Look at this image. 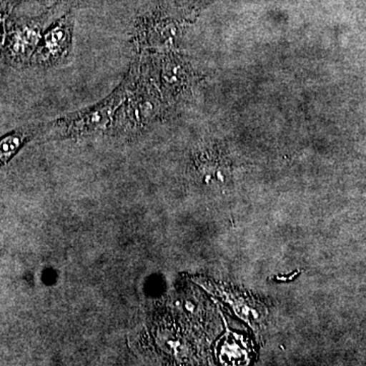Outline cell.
I'll return each mask as SVG.
<instances>
[{"instance_id": "obj_1", "label": "cell", "mask_w": 366, "mask_h": 366, "mask_svg": "<svg viewBox=\"0 0 366 366\" xmlns=\"http://www.w3.org/2000/svg\"><path fill=\"white\" fill-rule=\"evenodd\" d=\"M129 86L124 102L115 117L112 132L117 137L137 136L153 124L160 114V102L155 86L149 78L148 62L141 53L136 52V59L127 71Z\"/></svg>"}, {"instance_id": "obj_2", "label": "cell", "mask_w": 366, "mask_h": 366, "mask_svg": "<svg viewBox=\"0 0 366 366\" xmlns=\"http://www.w3.org/2000/svg\"><path fill=\"white\" fill-rule=\"evenodd\" d=\"M129 86V76L127 74L122 83L107 97L96 104L57 118L45 125L44 129L59 139H83L112 132Z\"/></svg>"}, {"instance_id": "obj_3", "label": "cell", "mask_w": 366, "mask_h": 366, "mask_svg": "<svg viewBox=\"0 0 366 366\" xmlns=\"http://www.w3.org/2000/svg\"><path fill=\"white\" fill-rule=\"evenodd\" d=\"M48 21L49 14L11 24L7 29L4 48L0 53L4 61L13 66H30Z\"/></svg>"}, {"instance_id": "obj_4", "label": "cell", "mask_w": 366, "mask_h": 366, "mask_svg": "<svg viewBox=\"0 0 366 366\" xmlns=\"http://www.w3.org/2000/svg\"><path fill=\"white\" fill-rule=\"evenodd\" d=\"M74 25V14L69 13L45 30L30 66L49 69L66 64L71 54Z\"/></svg>"}, {"instance_id": "obj_5", "label": "cell", "mask_w": 366, "mask_h": 366, "mask_svg": "<svg viewBox=\"0 0 366 366\" xmlns=\"http://www.w3.org/2000/svg\"><path fill=\"white\" fill-rule=\"evenodd\" d=\"M37 127H21L0 139V168L6 165L37 134Z\"/></svg>"}, {"instance_id": "obj_6", "label": "cell", "mask_w": 366, "mask_h": 366, "mask_svg": "<svg viewBox=\"0 0 366 366\" xmlns=\"http://www.w3.org/2000/svg\"><path fill=\"white\" fill-rule=\"evenodd\" d=\"M6 32L4 28V24L0 21V53H1L2 48H4V40H6Z\"/></svg>"}, {"instance_id": "obj_7", "label": "cell", "mask_w": 366, "mask_h": 366, "mask_svg": "<svg viewBox=\"0 0 366 366\" xmlns=\"http://www.w3.org/2000/svg\"><path fill=\"white\" fill-rule=\"evenodd\" d=\"M69 1H74V0H69Z\"/></svg>"}]
</instances>
